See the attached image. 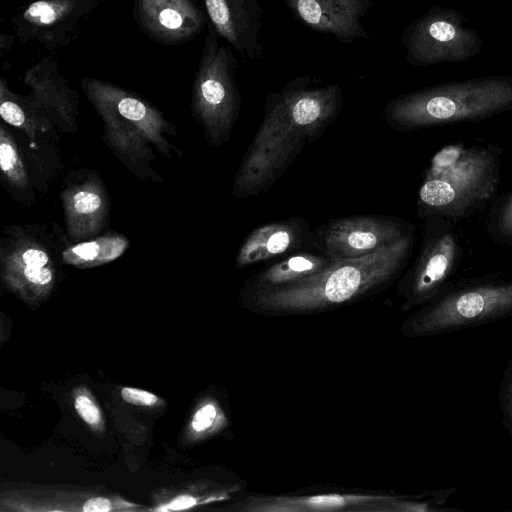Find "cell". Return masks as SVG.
<instances>
[{
  "label": "cell",
  "mask_w": 512,
  "mask_h": 512,
  "mask_svg": "<svg viewBox=\"0 0 512 512\" xmlns=\"http://www.w3.org/2000/svg\"><path fill=\"white\" fill-rule=\"evenodd\" d=\"M415 235H407L371 254L336 259L329 267L289 286L241 297L249 309L289 315L325 311L379 293L407 268Z\"/></svg>",
  "instance_id": "6da1fadb"
},
{
  "label": "cell",
  "mask_w": 512,
  "mask_h": 512,
  "mask_svg": "<svg viewBox=\"0 0 512 512\" xmlns=\"http://www.w3.org/2000/svg\"><path fill=\"white\" fill-rule=\"evenodd\" d=\"M503 149L491 142L450 143L423 172L418 217L440 215L457 224L489 208L500 183Z\"/></svg>",
  "instance_id": "7a4b0ae2"
},
{
  "label": "cell",
  "mask_w": 512,
  "mask_h": 512,
  "mask_svg": "<svg viewBox=\"0 0 512 512\" xmlns=\"http://www.w3.org/2000/svg\"><path fill=\"white\" fill-rule=\"evenodd\" d=\"M81 87L101 117L103 140L117 159L138 179L163 183L152 168L156 156L150 145L166 158L181 157L167 138L177 135L176 127L145 99L118 85L84 77Z\"/></svg>",
  "instance_id": "3957f363"
},
{
  "label": "cell",
  "mask_w": 512,
  "mask_h": 512,
  "mask_svg": "<svg viewBox=\"0 0 512 512\" xmlns=\"http://www.w3.org/2000/svg\"><path fill=\"white\" fill-rule=\"evenodd\" d=\"M512 110V76L489 75L444 82L403 93L383 109L397 132L477 123Z\"/></svg>",
  "instance_id": "277c9868"
},
{
  "label": "cell",
  "mask_w": 512,
  "mask_h": 512,
  "mask_svg": "<svg viewBox=\"0 0 512 512\" xmlns=\"http://www.w3.org/2000/svg\"><path fill=\"white\" fill-rule=\"evenodd\" d=\"M512 316V277L487 274L455 279L427 304L403 322L401 331L410 338L475 328Z\"/></svg>",
  "instance_id": "5b68a950"
},
{
  "label": "cell",
  "mask_w": 512,
  "mask_h": 512,
  "mask_svg": "<svg viewBox=\"0 0 512 512\" xmlns=\"http://www.w3.org/2000/svg\"><path fill=\"white\" fill-rule=\"evenodd\" d=\"M219 37L209 22L191 94L192 114L216 148L230 140L242 103L235 78L237 58Z\"/></svg>",
  "instance_id": "8992f818"
},
{
  "label": "cell",
  "mask_w": 512,
  "mask_h": 512,
  "mask_svg": "<svg viewBox=\"0 0 512 512\" xmlns=\"http://www.w3.org/2000/svg\"><path fill=\"white\" fill-rule=\"evenodd\" d=\"M53 232L44 224L4 225L0 237V278L9 291L30 303L48 297L62 276Z\"/></svg>",
  "instance_id": "52a82bcc"
},
{
  "label": "cell",
  "mask_w": 512,
  "mask_h": 512,
  "mask_svg": "<svg viewBox=\"0 0 512 512\" xmlns=\"http://www.w3.org/2000/svg\"><path fill=\"white\" fill-rule=\"evenodd\" d=\"M418 254L396 282L402 311L417 309L438 296L456 278L464 255L457 223L440 215H425Z\"/></svg>",
  "instance_id": "ba28073f"
},
{
  "label": "cell",
  "mask_w": 512,
  "mask_h": 512,
  "mask_svg": "<svg viewBox=\"0 0 512 512\" xmlns=\"http://www.w3.org/2000/svg\"><path fill=\"white\" fill-rule=\"evenodd\" d=\"M459 11L432 6L402 31L406 61L414 67L462 63L477 56L484 41Z\"/></svg>",
  "instance_id": "9c48e42d"
},
{
  "label": "cell",
  "mask_w": 512,
  "mask_h": 512,
  "mask_svg": "<svg viewBox=\"0 0 512 512\" xmlns=\"http://www.w3.org/2000/svg\"><path fill=\"white\" fill-rule=\"evenodd\" d=\"M307 143L281 115L265 104L262 123L236 172L232 195L249 198L266 192L283 175Z\"/></svg>",
  "instance_id": "30bf717a"
},
{
  "label": "cell",
  "mask_w": 512,
  "mask_h": 512,
  "mask_svg": "<svg viewBox=\"0 0 512 512\" xmlns=\"http://www.w3.org/2000/svg\"><path fill=\"white\" fill-rule=\"evenodd\" d=\"M412 223L395 216L364 214L330 219L313 229L312 249L335 259L371 254L413 234Z\"/></svg>",
  "instance_id": "8fae6325"
},
{
  "label": "cell",
  "mask_w": 512,
  "mask_h": 512,
  "mask_svg": "<svg viewBox=\"0 0 512 512\" xmlns=\"http://www.w3.org/2000/svg\"><path fill=\"white\" fill-rule=\"evenodd\" d=\"M272 106L303 140H318L339 116L344 105L341 88L333 83L317 85L309 76L290 80L280 91L266 96Z\"/></svg>",
  "instance_id": "7c38bea8"
},
{
  "label": "cell",
  "mask_w": 512,
  "mask_h": 512,
  "mask_svg": "<svg viewBox=\"0 0 512 512\" xmlns=\"http://www.w3.org/2000/svg\"><path fill=\"white\" fill-rule=\"evenodd\" d=\"M97 5L98 0H33L15 16L14 31L22 42L50 50L66 47Z\"/></svg>",
  "instance_id": "4fadbf2b"
},
{
  "label": "cell",
  "mask_w": 512,
  "mask_h": 512,
  "mask_svg": "<svg viewBox=\"0 0 512 512\" xmlns=\"http://www.w3.org/2000/svg\"><path fill=\"white\" fill-rule=\"evenodd\" d=\"M60 200L69 240L78 242L98 236L107 227L111 200L97 171L86 168L70 171Z\"/></svg>",
  "instance_id": "5bb4252c"
},
{
  "label": "cell",
  "mask_w": 512,
  "mask_h": 512,
  "mask_svg": "<svg viewBox=\"0 0 512 512\" xmlns=\"http://www.w3.org/2000/svg\"><path fill=\"white\" fill-rule=\"evenodd\" d=\"M431 501L409 502L397 496L324 493L311 496H277L251 498L243 508L255 512H303L342 510H389L426 511L433 510Z\"/></svg>",
  "instance_id": "9a60e30c"
},
{
  "label": "cell",
  "mask_w": 512,
  "mask_h": 512,
  "mask_svg": "<svg viewBox=\"0 0 512 512\" xmlns=\"http://www.w3.org/2000/svg\"><path fill=\"white\" fill-rule=\"evenodd\" d=\"M133 15L145 35L164 45L188 42L206 24L199 0H133Z\"/></svg>",
  "instance_id": "2e32d148"
},
{
  "label": "cell",
  "mask_w": 512,
  "mask_h": 512,
  "mask_svg": "<svg viewBox=\"0 0 512 512\" xmlns=\"http://www.w3.org/2000/svg\"><path fill=\"white\" fill-rule=\"evenodd\" d=\"M23 82L28 97L48 116L61 133L78 130L79 94L62 74L56 57L49 55L26 69Z\"/></svg>",
  "instance_id": "e0dca14e"
},
{
  "label": "cell",
  "mask_w": 512,
  "mask_h": 512,
  "mask_svg": "<svg viewBox=\"0 0 512 512\" xmlns=\"http://www.w3.org/2000/svg\"><path fill=\"white\" fill-rule=\"evenodd\" d=\"M295 19L311 30L351 44L369 38L361 18L372 0H282Z\"/></svg>",
  "instance_id": "ac0fdd59"
},
{
  "label": "cell",
  "mask_w": 512,
  "mask_h": 512,
  "mask_svg": "<svg viewBox=\"0 0 512 512\" xmlns=\"http://www.w3.org/2000/svg\"><path fill=\"white\" fill-rule=\"evenodd\" d=\"M209 22L242 57L262 56L260 42L263 11L258 0H204Z\"/></svg>",
  "instance_id": "d6986e66"
},
{
  "label": "cell",
  "mask_w": 512,
  "mask_h": 512,
  "mask_svg": "<svg viewBox=\"0 0 512 512\" xmlns=\"http://www.w3.org/2000/svg\"><path fill=\"white\" fill-rule=\"evenodd\" d=\"M310 224L292 217L256 227L241 242L235 264L238 269L268 261L279 256L312 249Z\"/></svg>",
  "instance_id": "ffe728a7"
},
{
  "label": "cell",
  "mask_w": 512,
  "mask_h": 512,
  "mask_svg": "<svg viewBox=\"0 0 512 512\" xmlns=\"http://www.w3.org/2000/svg\"><path fill=\"white\" fill-rule=\"evenodd\" d=\"M54 246L61 262L77 269L101 266L120 258L129 248L128 238L121 233L105 234L73 242L58 223H52Z\"/></svg>",
  "instance_id": "44dd1931"
},
{
  "label": "cell",
  "mask_w": 512,
  "mask_h": 512,
  "mask_svg": "<svg viewBox=\"0 0 512 512\" xmlns=\"http://www.w3.org/2000/svg\"><path fill=\"white\" fill-rule=\"evenodd\" d=\"M335 260L313 249L291 253L252 275L246 281L241 297L289 286L323 271Z\"/></svg>",
  "instance_id": "7402d4cb"
},
{
  "label": "cell",
  "mask_w": 512,
  "mask_h": 512,
  "mask_svg": "<svg viewBox=\"0 0 512 512\" xmlns=\"http://www.w3.org/2000/svg\"><path fill=\"white\" fill-rule=\"evenodd\" d=\"M0 116L3 122L24 133L31 142L59 140V129L28 97L13 92L0 79Z\"/></svg>",
  "instance_id": "603a6c76"
},
{
  "label": "cell",
  "mask_w": 512,
  "mask_h": 512,
  "mask_svg": "<svg viewBox=\"0 0 512 512\" xmlns=\"http://www.w3.org/2000/svg\"><path fill=\"white\" fill-rule=\"evenodd\" d=\"M1 180L10 195L23 205L34 201L27 164L10 129L5 122L0 124Z\"/></svg>",
  "instance_id": "cb8c5ba5"
},
{
  "label": "cell",
  "mask_w": 512,
  "mask_h": 512,
  "mask_svg": "<svg viewBox=\"0 0 512 512\" xmlns=\"http://www.w3.org/2000/svg\"><path fill=\"white\" fill-rule=\"evenodd\" d=\"M485 228L495 244L512 247V189L495 197L487 209Z\"/></svg>",
  "instance_id": "d4e9b609"
},
{
  "label": "cell",
  "mask_w": 512,
  "mask_h": 512,
  "mask_svg": "<svg viewBox=\"0 0 512 512\" xmlns=\"http://www.w3.org/2000/svg\"><path fill=\"white\" fill-rule=\"evenodd\" d=\"M498 401L503 425L512 437V359L502 371Z\"/></svg>",
  "instance_id": "484cf974"
},
{
  "label": "cell",
  "mask_w": 512,
  "mask_h": 512,
  "mask_svg": "<svg viewBox=\"0 0 512 512\" xmlns=\"http://www.w3.org/2000/svg\"><path fill=\"white\" fill-rule=\"evenodd\" d=\"M74 407L77 414L85 423L97 427L102 423V416L98 406L86 394L79 393L74 400Z\"/></svg>",
  "instance_id": "4316f807"
},
{
  "label": "cell",
  "mask_w": 512,
  "mask_h": 512,
  "mask_svg": "<svg viewBox=\"0 0 512 512\" xmlns=\"http://www.w3.org/2000/svg\"><path fill=\"white\" fill-rule=\"evenodd\" d=\"M217 417V407L212 403L205 404L194 414L191 427L195 432H204L214 425Z\"/></svg>",
  "instance_id": "83f0119b"
},
{
  "label": "cell",
  "mask_w": 512,
  "mask_h": 512,
  "mask_svg": "<svg viewBox=\"0 0 512 512\" xmlns=\"http://www.w3.org/2000/svg\"><path fill=\"white\" fill-rule=\"evenodd\" d=\"M121 397L127 403L137 406H153L159 400L155 394L149 391L131 387L122 388Z\"/></svg>",
  "instance_id": "f1b7e54d"
},
{
  "label": "cell",
  "mask_w": 512,
  "mask_h": 512,
  "mask_svg": "<svg viewBox=\"0 0 512 512\" xmlns=\"http://www.w3.org/2000/svg\"><path fill=\"white\" fill-rule=\"evenodd\" d=\"M120 504H130L129 502H123ZM118 502H114L107 497H92L87 499L82 506V511L85 512H107L116 509H121V505Z\"/></svg>",
  "instance_id": "f546056e"
},
{
  "label": "cell",
  "mask_w": 512,
  "mask_h": 512,
  "mask_svg": "<svg viewBox=\"0 0 512 512\" xmlns=\"http://www.w3.org/2000/svg\"><path fill=\"white\" fill-rule=\"evenodd\" d=\"M198 503L199 500L194 496L184 494L173 498L169 502L162 504L161 506H158L153 510L163 512L186 510L198 505Z\"/></svg>",
  "instance_id": "4dcf8cb0"
}]
</instances>
